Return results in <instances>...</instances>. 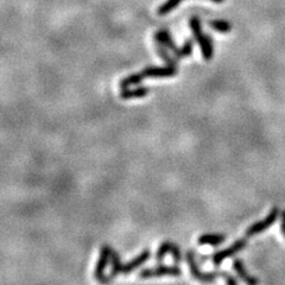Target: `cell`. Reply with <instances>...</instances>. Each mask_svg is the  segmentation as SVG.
<instances>
[{
    "label": "cell",
    "instance_id": "1",
    "mask_svg": "<svg viewBox=\"0 0 285 285\" xmlns=\"http://www.w3.org/2000/svg\"><path fill=\"white\" fill-rule=\"evenodd\" d=\"M178 73L177 67H149L145 69L140 71V73L129 75V76L123 78L120 81V88L121 89H125L129 86L132 84H137L145 78H165V77H172Z\"/></svg>",
    "mask_w": 285,
    "mask_h": 285
},
{
    "label": "cell",
    "instance_id": "2",
    "mask_svg": "<svg viewBox=\"0 0 285 285\" xmlns=\"http://www.w3.org/2000/svg\"><path fill=\"white\" fill-rule=\"evenodd\" d=\"M150 255H151V252L149 250H144L138 257H136L134 259L129 261L127 264H123L121 263L118 252L113 251L112 257H111V260H112V268H111V272L107 276L108 279L110 280L113 279V278H116L119 273L127 274L132 272L134 270H137V268L140 267L143 264H145L146 261L149 260Z\"/></svg>",
    "mask_w": 285,
    "mask_h": 285
},
{
    "label": "cell",
    "instance_id": "3",
    "mask_svg": "<svg viewBox=\"0 0 285 285\" xmlns=\"http://www.w3.org/2000/svg\"><path fill=\"white\" fill-rule=\"evenodd\" d=\"M186 263H188L189 270L192 272L193 277L195 279H198L200 281H203V283H208V281L215 280L218 277H224L226 283L228 284H237L238 280L231 276V274L226 273V272H202L198 266V263H196L195 259V252L194 251H188L186 252Z\"/></svg>",
    "mask_w": 285,
    "mask_h": 285
},
{
    "label": "cell",
    "instance_id": "4",
    "mask_svg": "<svg viewBox=\"0 0 285 285\" xmlns=\"http://www.w3.org/2000/svg\"><path fill=\"white\" fill-rule=\"evenodd\" d=\"M190 28H192L193 35L198 42L200 48H201L202 56L206 61H211L214 55V45H213V41L211 36L203 34L201 21L198 17H193L190 19Z\"/></svg>",
    "mask_w": 285,
    "mask_h": 285
},
{
    "label": "cell",
    "instance_id": "5",
    "mask_svg": "<svg viewBox=\"0 0 285 285\" xmlns=\"http://www.w3.org/2000/svg\"><path fill=\"white\" fill-rule=\"evenodd\" d=\"M112 253H113V251L110 245H104V246L101 247L99 260H98L97 266H95V271H94L95 279H97L98 281H100V283H108V281H110L108 277L105 276V270H106V267L108 266L111 257H112Z\"/></svg>",
    "mask_w": 285,
    "mask_h": 285
},
{
    "label": "cell",
    "instance_id": "6",
    "mask_svg": "<svg viewBox=\"0 0 285 285\" xmlns=\"http://www.w3.org/2000/svg\"><path fill=\"white\" fill-rule=\"evenodd\" d=\"M182 273L181 268L178 266H169V265H162V266H157L153 268H144L140 271L139 278L142 279H150V278L157 277H164V276H173L177 277Z\"/></svg>",
    "mask_w": 285,
    "mask_h": 285
},
{
    "label": "cell",
    "instance_id": "7",
    "mask_svg": "<svg viewBox=\"0 0 285 285\" xmlns=\"http://www.w3.org/2000/svg\"><path fill=\"white\" fill-rule=\"evenodd\" d=\"M278 215H279V209L277 207L272 208V211L270 212V214H268L266 218L263 219L261 221H258L253 224L250 227L247 228L246 231V235L247 237H253V235H257V234H260L263 233V232L267 231L268 228L272 226L276 220L278 219Z\"/></svg>",
    "mask_w": 285,
    "mask_h": 285
},
{
    "label": "cell",
    "instance_id": "8",
    "mask_svg": "<svg viewBox=\"0 0 285 285\" xmlns=\"http://www.w3.org/2000/svg\"><path fill=\"white\" fill-rule=\"evenodd\" d=\"M246 245H247V240L245 238L235 241L232 246H229L227 248H225V250H221L213 254V258H212L213 263H214V265H220L222 261L227 259V258L233 257V255H235L240 251L244 250V248L246 247Z\"/></svg>",
    "mask_w": 285,
    "mask_h": 285
},
{
    "label": "cell",
    "instance_id": "9",
    "mask_svg": "<svg viewBox=\"0 0 285 285\" xmlns=\"http://www.w3.org/2000/svg\"><path fill=\"white\" fill-rule=\"evenodd\" d=\"M233 268H234L235 272H237L238 276L240 277V279L244 280L245 283L251 284V285H255V284L259 283V280H258L257 278H254L253 276H251V274L247 272L246 268H245L244 263H242V260L235 259L233 261Z\"/></svg>",
    "mask_w": 285,
    "mask_h": 285
},
{
    "label": "cell",
    "instance_id": "10",
    "mask_svg": "<svg viewBox=\"0 0 285 285\" xmlns=\"http://www.w3.org/2000/svg\"><path fill=\"white\" fill-rule=\"evenodd\" d=\"M155 39L157 43H160L162 45H164L166 49H169V50H171L172 52H176L177 51V45L175 44V42L172 41L171 36L166 30H160L157 32L155 35Z\"/></svg>",
    "mask_w": 285,
    "mask_h": 285
},
{
    "label": "cell",
    "instance_id": "11",
    "mask_svg": "<svg viewBox=\"0 0 285 285\" xmlns=\"http://www.w3.org/2000/svg\"><path fill=\"white\" fill-rule=\"evenodd\" d=\"M226 240V237L224 234L212 233V234H203L199 238L198 242L200 245H211V246H218L221 245L222 242Z\"/></svg>",
    "mask_w": 285,
    "mask_h": 285
},
{
    "label": "cell",
    "instance_id": "12",
    "mask_svg": "<svg viewBox=\"0 0 285 285\" xmlns=\"http://www.w3.org/2000/svg\"><path fill=\"white\" fill-rule=\"evenodd\" d=\"M149 88L145 87H139L136 89H123L120 94V98L124 100H130V99H139V98H144L149 94Z\"/></svg>",
    "mask_w": 285,
    "mask_h": 285
},
{
    "label": "cell",
    "instance_id": "13",
    "mask_svg": "<svg viewBox=\"0 0 285 285\" xmlns=\"http://www.w3.org/2000/svg\"><path fill=\"white\" fill-rule=\"evenodd\" d=\"M209 26L214 31L221 32V34H228L232 31V24L227 21H222V19H215L208 23Z\"/></svg>",
    "mask_w": 285,
    "mask_h": 285
},
{
    "label": "cell",
    "instance_id": "14",
    "mask_svg": "<svg viewBox=\"0 0 285 285\" xmlns=\"http://www.w3.org/2000/svg\"><path fill=\"white\" fill-rule=\"evenodd\" d=\"M182 2H184V0H166L164 4L159 6L158 10H157V13H158L159 16L168 15V13L173 11V10L177 8Z\"/></svg>",
    "mask_w": 285,
    "mask_h": 285
},
{
    "label": "cell",
    "instance_id": "15",
    "mask_svg": "<svg viewBox=\"0 0 285 285\" xmlns=\"http://www.w3.org/2000/svg\"><path fill=\"white\" fill-rule=\"evenodd\" d=\"M156 50H157V54L159 55L160 58H163V61L165 62L166 65H170V67H177V63H176V61L173 60V58L168 54V51L165 50L164 45H162L160 43H157L156 44Z\"/></svg>",
    "mask_w": 285,
    "mask_h": 285
},
{
    "label": "cell",
    "instance_id": "16",
    "mask_svg": "<svg viewBox=\"0 0 285 285\" xmlns=\"http://www.w3.org/2000/svg\"><path fill=\"white\" fill-rule=\"evenodd\" d=\"M193 50H194V42L186 41L184 45H183L182 48H178L177 51L173 52V54H175V56L177 57L178 60H181V58L190 56V55L193 54Z\"/></svg>",
    "mask_w": 285,
    "mask_h": 285
},
{
    "label": "cell",
    "instance_id": "17",
    "mask_svg": "<svg viewBox=\"0 0 285 285\" xmlns=\"http://www.w3.org/2000/svg\"><path fill=\"white\" fill-rule=\"evenodd\" d=\"M171 241H164L160 244V246L158 248V251H157L156 253V259L158 261H162L164 259V257L168 253H170V248H171Z\"/></svg>",
    "mask_w": 285,
    "mask_h": 285
},
{
    "label": "cell",
    "instance_id": "18",
    "mask_svg": "<svg viewBox=\"0 0 285 285\" xmlns=\"http://www.w3.org/2000/svg\"><path fill=\"white\" fill-rule=\"evenodd\" d=\"M170 253H171L173 260H175L176 264L181 263V261H182V251H181V247H179L177 244L172 242L171 248H170Z\"/></svg>",
    "mask_w": 285,
    "mask_h": 285
},
{
    "label": "cell",
    "instance_id": "19",
    "mask_svg": "<svg viewBox=\"0 0 285 285\" xmlns=\"http://www.w3.org/2000/svg\"><path fill=\"white\" fill-rule=\"evenodd\" d=\"M280 231H281V234L284 235L285 238V211L281 213V219H280Z\"/></svg>",
    "mask_w": 285,
    "mask_h": 285
}]
</instances>
